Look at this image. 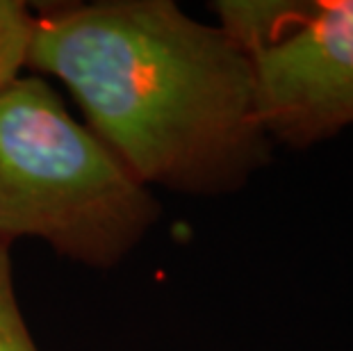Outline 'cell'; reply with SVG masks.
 <instances>
[{"label": "cell", "mask_w": 353, "mask_h": 351, "mask_svg": "<svg viewBox=\"0 0 353 351\" xmlns=\"http://www.w3.org/2000/svg\"><path fill=\"white\" fill-rule=\"evenodd\" d=\"M219 28L253 66L272 144L305 151L353 126V0H219Z\"/></svg>", "instance_id": "obj_3"}, {"label": "cell", "mask_w": 353, "mask_h": 351, "mask_svg": "<svg viewBox=\"0 0 353 351\" xmlns=\"http://www.w3.org/2000/svg\"><path fill=\"white\" fill-rule=\"evenodd\" d=\"M162 205L41 78L0 89V246L43 240L92 270L121 265Z\"/></svg>", "instance_id": "obj_2"}, {"label": "cell", "mask_w": 353, "mask_h": 351, "mask_svg": "<svg viewBox=\"0 0 353 351\" xmlns=\"http://www.w3.org/2000/svg\"><path fill=\"white\" fill-rule=\"evenodd\" d=\"M34 32V12L21 0H0V89L28 66Z\"/></svg>", "instance_id": "obj_4"}, {"label": "cell", "mask_w": 353, "mask_h": 351, "mask_svg": "<svg viewBox=\"0 0 353 351\" xmlns=\"http://www.w3.org/2000/svg\"><path fill=\"white\" fill-rule=\"evenodd\" d=\"M28 66L64 82L87 128L148 190L221 197L272 160L249 55L171 0L34 12Z\"/></svg>", "instance_id": "obj_1"}, {"label": "cell", "mask_w": 353, "mask_h": 351, "mask_svg": "<svg viewBox=\"0 0 353 351\" xmlns=\"http://www.w3.org/2000/svg\"><path fill=\"white\" fill-rule=\"evenodd\" d=\"M0 351H39L21 312L7 246H0Z\"/></svg>", "instance_id": "obj_5"}]
</instances>
